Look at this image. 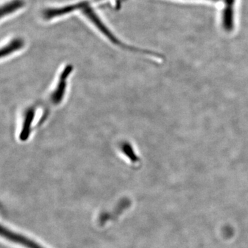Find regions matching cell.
<instances>
[{
	"mask_svg": "<svg viewBox=\"0 0 248 248\" xmlns=\"http://www.w3.org/2000/svg\"><path fill=\"white\" fill-rule=\"evenodd\" d=\"M120 148L122 152H123L124 155H125L131 162L137 163L140 161L138 155L135 153L133 146H132L130 143L124 142V143L121 145Z\"/></svg>",
	"mask_w": 248,
	"mask_h": 248,
	"instance_id": "277c9868",
	"label": "cell"
},
{
	"mask_svg": "<svg viewBox=\"0 0 248 248\" xmlns=\"http://www.w3.org/2000/svg\"><path fill=\"white\" fill-rule=\"evenodd\" d=\"M1 234L6 239L16 243V244L21 245L27 248H45L37 244L35 241H32L27 236H24L18 233L14 232V231H10L8 228L1 227Z\"/></svg>",
	"mask_w": 248,
	"mask_h": 248,
	"instance_id": "7a4b0ae2",
	"label": "cell"
},
{
	"mask_svg": "<svg viewBox=\"0 0 248 248\" xmlns=\"http://www.w3.org/2000/svg\"><path fill=\"white\" fill-rule=\"evenodd\" d=\"M35 108L34 107L29 108L26 111L24 120H23L20 136H19L21 141H26L30 136L31 127H32V122L35 118Z\"/></svg>",
	"mask_w": 248,
	"mask_h": 248,
	"instance_id": "3957f363",
	"label": "cell"
},
{
	"mask_svg": "<svg viewBox=\"0 0 248 248\" xmlns=\"http://www.w3.org/2000/svg\"><path fill=\"white\" fill-rule=\"evenodd\" d=\"M72 68H73L71 66H67L62 72V75H60L56 88L50 95V102L54 106L59 105L64 97L67 87V79L71 73Z\"/></svg>",
	"mask_w": 248,
	"mask_h": 248,
	"instance_id": "6da1fadb",
	"label": "cell"
},
{
	"mask_svg": "<svg viewBox=\"0 0 248 248\" xmlns=\"http://www.w3.org/2000/svg\"><path fill=\"white\" fill-rule=\"evenodd\" d=\"M24 43L22 40H15L8 44L4 48L1 50V57L8 56L10 54L14 53L16 50L22 48Z\"/></svg>",
	"mask_w": 248,
	"mask_h": 248,
	"instance_id": "5b68a950",
	"label": "cell"
},
{
	"mask_svg": "<svg viewBox=\"0 0 248 248\" xmlns=\"http://www.w3.org/2000/svg\"><path fill=\"white\" fill-rule=\"evenodd\" d=\"M22 0H14V1H11L3 6L1 9V17H4V16H8L11 13L14 12L16 10L19 9V8L22 7L23 6Z\"/></svg>",
	"mask_w": 248,
	"mask_h": 248,
	"instance_id": "8992f818",
	"label": "cell"
}]
</instances>
